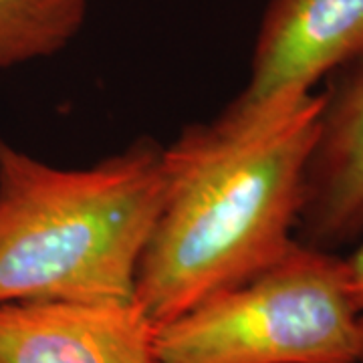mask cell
<instances>
[{
  "label": "cell",
  "mask_w": 363,
  "mask_h": 363,
  "mask_svg": "<svg viewBox=\"0 0 363 363\" xmlns=\"http://www.w3.org/2000/svg\"><path fill=\"white\" fill-rule=\"evenodd\" d=\"M91 0H0V71L47 59L79 35Z\"/></svg>",
  "instance_id": "cell-7"
},
{
  "label": "cell",
  "mask_w": 363,
  "mask_h": 363,
  "mask_svg": "<svg viewBox=\"0 0 363 363\" xmlns=\"http://www.w3.org/2000/svg\"><path fill=\"white\" fill-rule=\"evenodd\" d=\"M363 52V0H271L245 89L214 123L242 128L313 93Z\"/></svg>",
  "instance_id": "cell-4"
},
{
  "label": "cell",
  "mask_w": 363,
  "mask_h": 363,
  "mask_svg": "<svg viewBox=\"0 0 363 363\" xmlns=\"http://www.w3.org/2000/svg\"><path fill=\"white\" fill-rule=\"evenodd\" d=\"M295 238L335 252L363 240V52L329 75Z\"/></svg>",
  "instance_id": "cell-6"
},
{
  "label": "cell",
  "mask_w": 363,
  "mask_h": 363,
  "mask_svg": "<svg viewBox=\"0 0 363 363\" xmlns=\"http://www.w3.org/2000/svg\"><path fill=\"white\" fill-rule=\"evenodd\" d=\"M0 363H157L156 323L135 298L4 303Z\"/></svg>",
  "instance_id": "cell-5"
},
{
  "label": "cell",
  "mask_w": 363,
  "mask_h": 363,
  "mask_svg": "<svg viewBox=\"0 0 363 363\" xmlns=\"http://www.w3.org/2000/svg\"><path fill=\"white\" fill-rule=\"evenodd\" d=\"M323 93L242 128L192 125L164 147L166 192L135 272L156 325L283 259L297 242Z\"/></svg>",
  "instance_id": "cell-1"
},
{
  "label": "cell",
  "mask_w": 363,
  "mask_h": 363,
  "mask_svg": "<svg viewBox=\"0 0 363 363\" xmlns=\"http://www.w3.org/2000/svg\"><path fill=\"white\" fill-rule=\"evenodd\" d=\"M345 264H347V272H350L353 295L357 298L359 309L363 311V240L362 245L357 247V250L345 259Z\"/></svg>",
  "instance_id": "cell-8"
},
{
  "label": "cell",
  "mask_w": 363,
  "mask_h": 363,
  "mask_svg": "<svg viewBox=\"0 0 363 363\" xmlns=\"http://www.w3.org/2000/svg\"><path fill=\"white\" fill-rule=\"evenodd\" d=\"M362 321L345 259L295 242L264 271L156 325V362L357 363Z\"/></svg>",
  "instance_id": "cell-3"
},
{
  "label": "cell",
  "mask_w": 363,
  "mask_h": 363,
  "mask_svg": "<svg viewBox=\"0 0 363 363\" xmlns=\"http://www.w3.org/2000/svg\"><path fill=\"white\" fill-rule=\"evenodd\" d=\"M357 363H363V321H362V343H359V355H357Z\"/></svg>",
  "instance_id": "cell-9"
},
{
  "label": "cell",
  "mask_w": 363,
  "mask_h": 363,
  "mask_svg": "<svg viewBox=\"0 0 363 363\" xmlns=\"http://www.w3.org/2000/svg\"><path fill=\"white\" fill-rule=\"evenodd\" d=\"M164 192V147L152 138L79 169L0 140V305L135 298Z\"/></svg>",
  "instance_id": "cell-2"
}]
</instances>
